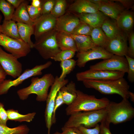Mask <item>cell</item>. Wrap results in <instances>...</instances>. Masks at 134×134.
<instances>
[{"label": "cell", "instance_id": "obj_17", "mask_svg": "<svg viewBox=\"0 0 134 134\" xmlns=\"http://www.w3.org/2000/svg\"><path fill=\"white\" fill-rule=\"evenodd\" d=\"M80 22L76 15L68 12L56 19L55 29L58 32L71 34Z\"/></svg>", "mask_w": 134, "mask_h": 134}, {"label": "cell", "instance_id": "obj_43", "mask_svg": "<svg viewBox=\"0 0 134 134\" xmlns=\"http://www.w3.org/2000/svg\"><path fill=\"white\" fill-rule=\"evenodd\" d=\"M110 124L106 121L105 119L100 122L99 134H112L110 130Z\"/></svg>", "mask_w": 134, "mask_h": 134}, {"label": "cell", "instance_id": "obj_5", "mask_svg": "<svg viewBox=\"0 0 134 134\" xmlns=\"http://www.w3.org/2000/svg\"><path fill=\"white\" fill-rule=\"evenodd\" d=\"M107 113L106 108L76 113L70 115L64 127L77 128L82 126L88 128L94 127L105 119Z\"/></svg>", "mask_w": 134, "mask_h": 134}, {"label": "cell", "instance_id": "obj_38", "mask_svg": "<svg viewBox=\"0 0 134 134\" xmlns=\"http://www.w3.org/2000/svg\"><path fill=\"white\" fill-rule=\"evenodd\" d=\"M27 9L30 18L34 22L41 15V7L37 8L28 5Z\"/></svg>", "mask_w": 134, "mask_h": 134}, {"label": "cell", "instance_id": "obj_46", "mask_svg": "<svg viewBox=\"0 0 134 134\" xmlns=\"http://www.w3.org/2000/svg\"><path fill=\"white\" fill-rule=\"evenodd\" d=\"M15 9L17 8L25 0H6Z\"/></svg>", "mask_w": 134, "mask_h": 134}, {"label": "cell", "instance_id": "obj_30", "mask_svg": "<svg viewBox=\"0 0 134 134\" xmlns=\"http://www.w3.org/2000/svg\"><path fill=\"white\" fill-rule=\"evenodd\" d=\"M30 129L25 125H22L12 128L0 124V134H27Z\"/></svg>", "mask_w": 134, "mask_h": 134}, {"label": "cell", "instance_id": "obj_49", "mask_svg": "<svg viewBox=\"0 0 134 134\" xmlns=\"http://www.w3.org/2000/svg\"><path fill=\"white\" fill-rule=\"evenodd\" d=\"M129 98H130L131 100L134 101V93L130 91L129 93Z\"/></svg>", "mask_w": 134, "mask_h": 134}, {"label": "cell", "instance_id": "obj_2", "mask_svg": "<svg viewBox=\"0 0 134 134\" xmlns=\"http://www.w3.org/2000/svg\"><path fill=\"white\" fill-rule=\"evenodd\" d=\"M82 82L86 88L94 89L102 94H117L123 99L129 98L130 86L123 77L114 80H85Z\"/></svg>", "mask_w": 134, "mask_h": 134}, {"label": "cell", "instance_id": "obj_3", "mask_svg": "<svg viewBox=\"0 0 134 134\" xmlns=\"http://www.w3.org/2000/svg\"><path fill=\"white\" fill-rule=\"evenodd\" d=\"M55 77L51 73L45 74L41 77H33L31 83L28 87L18 90L17 94L22 100L27 99L32 94L36 95V100L41 102L46 101L49 88L54 83Z\"/></svg>", "mask_w": 134, "mask_h": 134}, {"label": "cell", "instance_id": "obj_6", "mask_svg": "<svg viewBox=\"0 0 134 134\" xmlns=\"http://www.w3.org/2000/svg\"><path fill=\"white\" fill-rule=\"evenodd\" d=\"M57 31L55 29L45 34L35 40L34 48L44 59H51L61 50L56 39Z\"/></svg>", "mask_w": 134, "mask_h": 134}, {"label": "cell", "instance_id": "obj_40", "mask_svg": "<svg viewBox=\"0 0 134 134\" xmlns=\"http://www.w3.org/2000/svg\"><path fill=\"white\" fill-rule=\"evenodd\" d=\"M129 46L128 47L127 55L134 59V33L133 31L128 34Z\"/></svg>", "mask_w": 134, "mask_h": 134}, {"label": "cell", "instance_id": "obj_34", "mask_svg": "<svg viewBox=\"0 0 134 134\" xmlns=\"http://www.w3.org/2000/svg\"><path fill=\"white\" fill-rule=\"evenodd\" d=\"M93 28L87 24L80 22L71 34L90 36Z\"/></svg>", "mask_w": 134, "mask_h": 134}, {"label": "cell", "instance_id": "obj_8", "mask_svg": "<svg viewBox=\"0 0 134 134\" xmlns=\"http://www.w3.org/2000/svg\"><path fill=\"white\" fill-rule=\"evenodd\" d=\"M0 46L18 59L26 56L31 49L29 44L21 38L15 39L0 34Z\"/></svg>", "mask_w": 134, "mask_h": 134}, {"label": "cell", "instance_id": "obj_13", "mask_svg": "<svg viewBox=\"0 0 134 134\" xmlns=\"http://www.w3.org/2000/svg\"><path fill=\"white\" fill-rule=\"evenodd\" d=\"M113 55L104 48L97 46L87 51L78 52L76 55V65L79 67H83L89 61L98 59H106Z\"/></svg>", "mask_w": 134, "mask_h": 134}, {"label": "cell", "instance_id": "obj_1", "mask_svg": "<svg viewBox=\"0 0 134 134\" xmlns=\"http://www.w3.org/2000/svg\"><path fill=\"white\" fill-rule=\"evenodd\" d=\"M77 96L73 102L66 109L67 115L80 112L97 110L106 108L110 101L106 98L100 99L94 95L85 94L77 90Z\"/></svg>", "mask_w": 134, "mask_h": 134}, {"label": "cell", "instance_id": "obj_25", "mask_svg": "<svg viewBox=\"0 0 134 134\" xmlns=\"http://www.w3.org/2000/svg\"><path fill=\"white\" fill-rule=\"evenodd\" d=\"M17 24L20 38L28 44L31 49L34 48V43L31 41V36L34 34V26L19 23Z\"/></svg>", "mask_w": 134, "mask_h": 134}, {"label": "cell", "instance_id": "obj_27", "mask_svg": "<svg viewBox=\"0 0 134 134\" xmlns=\"http://www.w3.org/2000/svg\"><path fill=\"white\" fill-rule=\"evenodd\" d=\"M101 27L109 40L114 38L122 32L118 27L116 22L108 18L104 20Z\"/></svg>", "mask_w": 134, "mask_h": 134}, {"label": "cell", "instance_id": "obj_32", "mask_svg": "<svg viewBox=\"0 0 134 134\" xmlns=\"http://www.w3.org/2000/svg\"><path fill=\"white\" fill-rule=\"evenodd\" d=\"M0 10L4 15V20L8 21L12 20L15 8L6 0H0Z\"/></svg>", "mask_w": 134, "mask_h": 134}, {"label": "cell", "instance_id": "obj_33", "mask_svg": "<svg viewBox=\"0 0 134 134\" xmlns=\"http://www.w3.org/2000/svg\"><path fill=\"white\" fill-rule=\"evenodd\" d=\"M65 0H55L54 7L50 14L56 19L65 14L67 7Z\"/></svg>", "mask_w": 134, "mask_h": 134}, {"label": "cell", "instance_id": "obj_16", "mask_svg": "<svg viewBox=\"0 0 134 134\" xmlns=\"http://www.w3.org/2000/svg\"><path fill=\"white\" fill-rule=\"evenodd\" d=\"M97 4L98 10L106 16L116 20L118 17L125 10L122 5L113 0H90Z\"/></svg>", "mask_w": 134, "mask_h": 134}, {"label": "cell", "instance_id": "obj_19", "mask_svg": "<svg viewBox=\"0 0 134 134\" xmlns=\"http://www.w3.org/2000/svg\"><path fill=\"white\" fill-rule=\"evenodd\" d=\"M115 22L118 27L121 31L128 34L132 31L133 27L134 12L125 10L119 15Z\"/></svg>", "mask_w": 134, "mask_h": 134}, {"label": "cell", "instance_id": "obj_50", "mask_svg": "<svg viewBox=\"0 0 134 134\" xmlns=\"http://www.w3.org/2000/svg\"><path fill=\"white\" fill-rule=\"evenodd\" d=\"M2 19V16L0 14V34L1 33V25L0 23Z\"/></svg>", "mask_w": 134, "mask_h": 134}, {"label": "cell", "instance_id": "obj_14", "mask_svg": "<svg viewBox=\"0 0 134 134\" xmlns=\"http://www.w3.org/2000/svg\"><path fill=\"white\" fill-rule=\"evenodd\" d=\"M56 18L50 13L41 15L34 22L35 40L45 34L55 29Z\"/></svg>", "mask_w": 134, "mask_h": 134}, {"label": "cell", "instance_id": "obj_20", "mask_svg": "<svg viewBox=\"0 0 134 134\" xmlns=\"http://www.w3.org/2000/svg\"><path fill=\"white\" fill-rule=\"evenodd\" d=\"M76 15L80 22L87 24L93 28L101 27L104 20L107 18L106 16L99 11L94 13Z\"/></svg>", "mask_w": 134, "mask_h": 134}, {"label": "cell", "instance_id": "obj_36", "mask_svg": "<svg viewBox=\"0 0 134 134\" xmlns=\"http://www.w3.org/2000/svg\"><path fill=\"white\" fill-rule=\"evenodd\" d=\"M41 14L50 13L54 5L55 0H41Z\"/></svg>", "mask_w": 134, "mask_h": 134}, {"label": "cell", "instance_id": "obj_48", "mask_svg": "<svg viewBox=\"0 0 134 134\" xmlns=\"http://www.w3.org/2000/svg\"><path fill=\"white\" fill-rule=\"evenodd\" d=\"M41 0H32L31 5L35 7L38 8L41 7Z\"/></svg>", "mask_w": 134, "mask_h": 134}, {"label": "cell", "instance_id": "obj_29", "mask_svg": "<svg viewBox=\"0 0 134 134\" xmlns=\"http://www.w3.org/2000/svg\"><path fill=\"white\" fill-rule=\"evenodd\" d=\"M7 112L8 120L20 122L23 121L31 122L36 114L35 112H33L25 115L19 113L17 110L12 109H8Z\"/></svg>", "mask_w": 134, "mask_h": 134}, {"label": "cell", "instance_id": "obj_21", "mask_svg": "<svg viewBox=\"0 0 134 134\" xmlns=\"http://www.w3.org/2000/svg\"><path fill=\"white\" fill-rule=\"evenodd\" d=\"M28 3L29 1L27 0L22 2L15 10L12 20L17 23L34 26V22L30 18L27 10Z\"/></svg>", "mask_w": 134, "mask_h": 134}, {"label": "cell", "instance_id": "obj_28", "mask_svg": "<svg viewBox=\"0 0 134 134\" xmlns=\"http://www.w3.org/2000/svg\"><path fill=\"white\" fill-rule=\"evenodd\" d=\"M90 36L96 46L105 48L109 39L101 27L93 28Z\"/></svg>", "mask_w": 134, "mask_h": 134}, {"label": "cell", "instance_id": "obj_42", "mask_svg": "<svg viewBox=\"0 0 134 134\" xmlns=\"http://www.w3.org/2000/svg\"><path fill=\"white\" fill-rule=\"evenodd\" d=\"M8 120L7 110L4 109L3 104L0 102V124L7 126L6 123Z\"/></svg>", "mask_w": 134, "mask_h": 134}, {"label": "cell", "instance_id": "obj_51", "mask_svg": "<svg viewBox=\"0 0 134 134\" xmlns=\"http://www.w3.org/2000/svg\"><path fill=\"white\" fill-rule=\"evenodd\" d=\"M54 134H62V133H60L57 132L55 133Z\"/></svg>", "mask_w": 134, "mask_h": 134}, {"label": "cell", "instance_id": "obj_24", "mask_svg": "<svg viewBox=\"0 0 134 134\" xmlns=\"http://www.w3.org/2000/svg\"><path fill=\"white\" fill-rule=\"evenodd\" d=\"M60 90L64 103L68 105L71 104L76 97L75 84L72 81L63 86Z\"/></svg>", "mask_w": 134, "mask_h": 134}, {"label": "cell", "instance_id": "obj_15", "mask_svg": "<svg viewBox=\"0 0 134 134\" xmlns=\"http://www.w3.org/2000/svg\"><path fill=\"white\" fill-rule=\"evenodd\" d=\"M128 37V34L122 32L114 38L109 40L105 49L113 55L125 57L127 55Z\"/></svg>", "mask_w": 134, "mask_h": 134}, {"label": "cell", "instance_id": "obj_35", "mask_svg": "<svg viewBox=\"0 0 134 134\" xmlns=\"http://www.w3.org/2000/svg\"><path fill=\"white\" fill-rule=\"evenodd\" d=\"M75 52L69 50H61L51 59L56 61L62 62L71 59L75 55Z\"/></svg>", "mask_w": 134, "mask_h": 134}, {"label": "cell", "instance_id": "obj_45", "mask_svg": "<svg viewBox=\"0 0 134 134\" xmlns=\"http://www.w3.org/2000/svg\"><path fill=\"white\" fill-rule=\"evenodd\" d=\"M120 3L122 6L126 10L133 7L134 6V0H113Z\"/></svg>", "mask_w": 134, "mask_h": 134}, {"label": "cell", "instance_id": "obj_39", "mask_svg": "<svg viewBox=\"0 0 134 134\" xmlns=\"http://www.w3.org/2000/svg\"><path fill=\"white\" fill-rule=\"evenodd\" d=\"M128 63V79L129 81L133 83L134 81V59L129 57L127 55L125 56Z\"/></svg>", "mask_w": 134, "mask_h": 134}, {"label": "cell", "instance_id": "obj_22", "mask_svg": "<svg viewBox=\"0 0 134 134\" xmlns=\"http://www.w3.org/2000/svg\"><path fill=\"white\" fill-rule=\"evenodd\" d=\"M56 39L58 46L61 50H69L77 52L75 42L70 34L57 32Z\"/></svg>", "mask_w": 134, "mask_h": 134}, {"label": "cell", "instance_id": "obj_41", "mask_svg": "<svg viewBox=\"0 0 134 134\" xmlns=\"http://www.w3.org/2000/svg\"><path fill=\"white\" fill-rule=\"evenodd\" d=\"M77 128L81 134H99L100 132V126L99 124L92 128H86L82 126Z\"/></svg>", "mask_w": 134, "mask_h": 134}, {"label": "cell", "instance_id": "obj_47", "mask_svg": "<svg viewBox=\"0 0 134 134\" xmlns=\"http://www.w3.org/2000/svg\"><path fill=\"white\" fill-rule=\"evenodd\" d=\"M6 74L0 65V85L5 79Z\"/></svg>", "mask_w": 134, "mask_h": 134}, {"label": "cell", "instance_id": "obj_31", "mask_svg": "<svg viewBox=\"0 0 134 134\" xmlns=\"http://www.w3.org/2000/svg\"><path fill=\"white\" fill-rule=\"evenodd\" d=\"M76 65V61L72 59L61 62L60 66L62 71L59 79L61 80L65 79L66 75L73 70Z\"/></svg>", "mask_w": 134, "mask_h": 134}, {"label": "cell", "instance_id": "obj_4", "mask_svg": "<svg viewBox=\"0 0 134 134\" xmlns=\"http://www.w3.org/2000/svg\"><path fill=\"white\" fill-rule=\"evenodd\" d=\"M106 109L107 113L105 120L109 124L124 123L134 117V108L128 99H123L119 103L110 101Z\"/></svg>", "mask_w": 134, "mask_h": 134}, {"label": "cell", "instance_id": "obj_44", "mask_svg": "<svg viewBox=\"0 0 134 134\" xmlns=\"http://www.w3.org/2000/svg\"><path fill=\"white\" fill-rule=\"evenodd\" d=\"M62 130V134H81L77 128L63 127Z\"/></svg>", "mask_w": 134, "mask_h": 134}, {"label": "cell", "instance_id": "obj_37", "mask_svg": "<svg viewBox=\"0 0 134 134\" xmlns=\"http://www.w3.org/2000/svg\"><path fill=\"white\" fill-rule=\"evenodd\" d=\"M64 103V102L61 94L60 90H59L58 93L56 98L53 112L52 119V125L56 123V113L57 109L60 106Z\"/></svg>", "mask_w": 134, "mask_h": 134}, {"label": "cell", "instance_id": "obj_10", "mask_svg": "<svg viewBox=\"0 0 134 134\" xmlns=\"http://www.w3.org/2000/svg\"><path fill=\"white\" fill-rule=\"evenodd\" d=\"M89 68L93 70L119 71L125 73L128 72V64L125 57L113 55L109 58L91 66Z\"/></svg>", "mask_w": 134, "mask_h": 134}, {"label": "cell", "instance_id": "obj_23", "mask_svg": "<svg viewBox=\"0 0 134 134\" xmlns=\"http://www.w3.org/2000/svg\"><path fill=\"white\" fill-rule=\"evenodd\" d=\"M70 34L75 42L78 52H84L97 46L90 36Z\"/></svg>", "mask_w": 134, "mask_h": 134}, {"label": "cell", "instance_id": "obj_11", "mask_svg": "<svg viewBox=\"0 0 134 134\" xmlns=\"http://www.w3.org/2000/svg\"><path fill=\"white\" fill-rule=\"evenodd\" d=\"M125 73L119 71L89 69L77 73L76 77L78 81L82 82L85 80H114L123 77Z\"/></svg>", "mask_w": 134, "mask_h": 134}, {"label": "cell", "instance_id": "obj_12", "mask_svg": "<svg viewBox=\"0 0 134 134\" xmlns=\"http://www.w3.org/2000/svg\"><path fill=\"white\" fill-rule=\"evenodd\" d=\"M18 59L0 46V65L6 74L16 79L22 73V66Z\"/></svg>", "mask_w": 134, "mask_h": 134}, {"label": "cell", "instance_id": "obj_18", "mask_svg": "<svg viewBox=\"0 0 134 134\" xmlns=\"http://www.w3.org/2000/svg\"><path fill=\"white\" fill-rule=\"evenodd\" d=\"M99 11L98 5L90 0H76L69 5L67 11L78 15L94 13Z\"/></svg>", "mask_w": 134, "mask_h": 134}, {"label": "cell", "instance_id": "obj_7", "mask_svg": "<svg viewBox=\"0 0 134 134\" xmlns=\"http://www.w3.org/2000/svg\"><path fill=\"white\" fill-rule=\"evenodd\" d=\"M52 64L51 61H48L43 64L36 65L32 68L26 69L14 80H5L0 85V96L6 94L11 87L18 86L26 79L41 75L42 71L49 67Z\"/></svg>", "mask_w": 134, "mask_h": 134}, {"label": "cell", "instance_id": "obj_9", "mask_svg": "<svg viewBox=\"0 0 134 134\" xmlns=\"http://www.w3.org/2000/svg\"><path fill=\"white\" fill-rule=\"evenodd\" d=\"M68 82L67 79L61 80L59 79V77L56 76L55 77L54 83L51 86L46 100V106L45 112V121L48 129V134H50V130L52 125V114L58 93L63 86L68 83Z\"/></svg>", "mask_w": 134, "mask_h": 134}, {"label": "cell", "instance_id": "obj_26", "mask_svg": "<svg viewBox=\"0 0 134 134\" xmlns=\"http://www.w3.org/2000/svg\"><path fill=\"white\" fill-rule=\"evenodd\" d=\"M1 33L13 38L21 39L17 23L12 20H3L1 25Z\"/></svg>", "mask_w": 134, "mask_h": 134}]
</instances>
